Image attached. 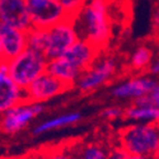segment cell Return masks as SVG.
I'll return each mask as SVG.
<instances>
[{
  "label": "cell",
  "mask_w": 159,
  "mask_h": 159,
  "mask_svg": "<svg viewBox=\"0 0 159 159\" xmlns=\"http://www.w3.org/2000/svg\"><path fill=\"white\" fill-rule=\"evenodd\" d=\"M80 39L103 51L112 36L110 0H87L79 14L73 19Z\"/></svg>",
  "instance_id": "obj_1"
},
{
  "label": "cell",
  "mask_w": 159,
  "mask_h": 159,
  "mask_svg": "<svg viewBox=\"0 0 159 159\" xmlns=\"http://www.w3.org/2000/svg\"><path fill=\"white\" fill-rule=\"evenodd\" d=\"M118 147L132 155L154 157L159 148V124L134 122L122 127Z\"/></svg>",
  "instance_id": "obj_2"
},
{
  "label": "cell",
  "mask_w": 159,
  "mask_h": 159,
  "mask_svg": "<svg viewBox=\"0 0 159 159\" xmlns=\"http://www.w3.org/2000/svg\"><path fill=\"white\" fill-rule=\"evenodd\" d=\"M47 65L48 59L42 52L28 47L20 55L8 61V73L22 89H25L47 71Z\"/></svg>",
  "instance_id": "obj_3"
},
{
  "label": "cell",
  "mask_w": 159,
  "mask_h": 159,
  "mask_svg": "<svg viewBox=\"0 0 159 159\" xmlns=\"http://www.w3.org/2000/svg\"><path fill=\"white\" fill-rule=\"evenodd\" d=\"M43 111L45 104L42 102H22L0 116V131L7 135H16Z\"/></svg>",
  "instance_id": "obj_4"
},
{
  "label": "cell",
  "mask_w": 159,
  "mask_h": 159,
  "mask_svg": "<svg viewBox=\"0 0 159 159\" xmlns=\"http://www.w3.org/2000/svg\"><path fill=\"white\" fill-rule=\"evenodd\" d=\"M79 39L73 19H65L47 28V42L43 55L50 60L62 56Z\"/></svg>",
  "instance_id": "obj_5"
},
{
  "label": "cell",
  "mask_w": 159,
  "mask_h": 159,
  "mask_svg": "<svg viewBox=\"0 0 159 159\" xmlns=\"http://www.w3.org/2000/svg\"><path fill=\"white\" fill-rule=\"evenodd\" d=\"M33 28L47 30L65 19H69L59 0H27Z\"/></svg>",
  "instance_id": "obj_6"
},
{
  "label": "cell",
  "mask_w": 159,
  "mask_h": 159,
  "mask_svg": "<svg viewBox=\"0 0 159 159\" xmlns=\"http://www.w3.org/2000/svg\"><path fill=\"white\" fill-rule=\"evenodd\" d=\"M73 87L64 83L59 78L54 76L48 71L38 76L32 84L25 88V101L30 102H46L56 96L70 90Z\"/></svg>",
  "instance_id": "obj_7"
},
{
  "label": "cell",
  "mask_w": 159,
  "mask_h": 159,
  "mask_svg": "<svg viewBox=\"0 0 159 159\" xmlns=\"http://www.w3.org/2000/svg\"><path fill=\"white\" fill-rule=\"evenodd\" d=\"M116 60L113 57H103L101 60L97 59V61L82 75L76 83L79 90L88 93L102 87L116 73Z\"/></svg>",
  "instance_id": "obj_8"
},
{
  "label": "cell",
  "mask_w": 159,
  "mask_h": 159,
  "mask_svg": "<svg viewBox=\"0 0 159 159\" xmlns=\"http://www.w3.org/2000/svg\"><path fill=\"white\" fill-rule=\"evenodd\" d=\"M0 22L28 32L32 22L27 0H0Z\"/></svg>",
  "instance_id": "obj_9"
},
{
  "label": "cell",
  "mask_w": 159,
  "mask_h": 159,
  "mask_svg": "<svg viewBox=\"0 0 159 159\" xmlns=\"http://www.w3.org/2000/svg\"><path fill=\"white\" fill-rule=\"evenodd\" d=\"M22 102H25V92L11 79L4 61L0 64V116Z\"/></svg>",
  "instance_id": "obj_10"
},
{
  "label": "cell",
  "mask_w": 159,
  "mask_h": 159,
  "mask_svg": "<svg viewBox=\"0 0 159 159\" xmlns=\"http://www.w3.org/2000/svg\"><path fill=\"white\" fill-rule=\"evenodd\" d=\"M0 41H2L4 60L7 62L20 55L25 48H28L27 31L11 27L3 22H0Z\"/></svg>",
  "instance_id": "obj_11"
},
{
  "label": "cell",
  "mask_w": 159,
  "mask_h": 159,
  "mask_svg": "<svg viewBox=\"0 0 159 159\" xmlns=\"http://www.w3.org/2000/svg\"><path fill=\"white\" fill-rule=\"evenodd\" d=\"M99 54L101 51H98L94 46H92L89 42L79 38L62 55V57L65 60H68L69 62H71L75 68H78L84 74L97 61Z\"/></svg>",
  "instance_id": "obj_12"
},
{
  "label": "cell",
  "mask_w": 159,
  "mask_h": 159,
  "mask_svg": "<svg viewBox=\"0 0 159 159\" xmlns=\"http://www.w3.org/2000/svg\"><path fill=\"white\" fill-rule=\"evenodd\" d=\"M157 87V83L150 78L139 76V78H132L130 80L121 83L112 88L111 94L115 98L118 99H135L149 94L150 92Z\"/></svg>",
  "instance_id": "obj_13"
},
{
  "label": "cell",
  "mask_w": 159,
  "mask_h": 159,
  "mask_svg": "<svg viewBox=\"0 0 159 159\" xmlns=\"http://www.w3.org/2000/svg\"><path fill=\"white\" fill-rule=\"evenodd\" d=\"M47 71L71 87H74L83 75V71L75 68L71 62L65 60L62 56L50 60L47 65Z\"/></svg>",
  "instance_id": "obj_14"
},
{
  "label": "cell",
  "mask_w": 159,
  "mask_h": 159,
  "mask_svg": "<svg viewBox=\"0 0 159 159\" xmlns=\"http://www.w3.org/2000/svg\"><path fill=\"white\" fill-rule=\"evenodd\" d=\"M80 120H82V115L79 112H68V113H64V115H59V116L48 118V120H45L42 122H39L38 125H36L32 130V134L36 136L42 135V134H47L50 131L75 125Z\"/></svg>",
  "instance_id": "obj_15"
},
{
  "label": "cell",
  "mask_w": 159,
  "mask_h": 159,
  "mask_svg": "<svg viewBox=\"0 0 159 159\" xmlns=\"http://www.w3.org/2000/svg\"><path fill=\"white\" fill-rule=\"evenodd\" d=\"M125 118L134 122L159 124V107L157 106H138L132 103L125 110Z\"/></svg>",
  "instance_id": "obj_16"
},
{
  "label": "cell",
  "mask_w": 159,
  "mask_h": 159,
  "mask_svg": "<svg viewBox=\"0 0 159 159\" xmlns=\"http://www.w3.org/2000/svg\"><path fill=\"white\" fill-rule=\"evenodd\" d=\"M110 153L111 149L99 141L85 143L79 147L80 159H108Z\"/></svg>",
  "instance_id": "obj_17"
},
{
  "label": "cell",
  "mask_w": 159,
  "mask_h": 159,
  "mask_svg": "<svg viewBox=\"0 0 159 159\" xmlns=\"http://www.w3.org/2000/svg\"><path fill=\"white\" fill-rule=\"evenodd\" d=\"M41 159H80L79 155V148L69 147H50L38 153Z\"/></svg>",
  "instance_id": "obj_18"
},
{
  "label": "cell",
  "mask_w": 159,
  "mask_h": 159,
  "mask_svg": "<svg viewBox=\"0 0 159 159\" xmlns=\"http://www.w3.org/2000/svg\"><path fill=\"white\" fill-rule=\"evenodd\" d=\"M152 56H153V52H152V50L149 47H147V46L138 47L134 54H132L131 60H130L131 68L134 70H136V71L145 69L150 64Z\"/></svg>",
  "instance_id": "obj_19"
},
{
  "label": "cell",
  "mask_w": 159,
  "mask_h": 159,
  "mask_svg": "<svg viewBox=\"0 0 159 159\" xmlns=\"http://www.w3.org/2000/svg\"><path fill=\"white\" fill-rule=\"evenodd\" d=\"M27 37H28V47L43 54L47 42V30L32 27L27 32Z\"/></svg>",
  "instance_id": "obj_20"
},
{
  "label": "cell",
  "mask_w": 159,
  "mask_h": 159,
  "mask_svg": "<svg viewBox=\"0 0 159 159\" xmlns=\"http://www.w3.org/2000/svg\"><path fill=\"white\" fill-rule=\"evenodd\" d=\"M59 2L62 5L64 10L66 11L69 19H74L84 7L87 0H59Z\"/></svg>",
  "instance_id": "obj_21"
},
{
  "label": "cell",
  "mask_w": 159,
  "mask_h": 159,
  "mask_svg": "<svg viewBox=\"0 0 159 159\" xmlns=\"http://www.w3.org/2000/svg\"><path fill=\"white\" fill-rule=\"evenodd\" d=\"M132 103L138 106H157V107H159V84H157V87L149 94L135 99Z\"/></svg>",
  "instance_id": "obj_22"
},
{
  "label": "cell",
  "mask_w": 159,
  "mask_h": 159,
  "mask_svg": "<svg viewBox=\"0 0 159 159\" xmlns=\"http://www.w3.org/2000/svg\"><path fill=\"white\" fill-rule=\"evenodd\" d=\"M101 115L103 118H106V120L115 121V120H118V118H121V117H125V110L118 107V106H110V107H106L104 110H102Z\"/></svg>",
  "instance_id": "obj_23"
},
{
  "label": "cell",
  "mask_w": 159,
  "mask_h": 159,
  "mask_svg": "<svg viewBox=\"0 0 159 159\" xmlns=\"http://www.w3.org/2000/svg\"><path fill=\"white\" fill-rule=\"evenodd\" d=\"M108 159H153V157L132 155V154L126 153L122 148H120L117 145V147H115V148L111 149V153H110V158Z\"/></svg>",
  "instance_id": "obj_24"
},
{
  "label": "cell",
  "mask_w": 159,
  "mask_h": 159,
  "mask_svg": "<svg viewBox=\"0 0 159 159\" xmlns=\"http://www.w3.org/2000/svg\"><path fill=\"white\" fill-rule=\"evenodd\" d=\"M149 71H150L152 74H158V73H159V60L154 61V62L150 65Z\"/></svg>",
  "instance_id": "obj_25"
},
{
  "label": "cell",
  "mask_w": 159,
  "mask_h": 159,
  "mask_svg": "<svg viewBox=\"0 0 159 159\" xmlns=\"http://www.w3.org/2000/svg\"><path fill=\"white\" fill-rule=\"evenodd\" d=\"M17 159H41V157H39V154H27L24 157H20V158H17Z\"/></svg>",
  "instance_id": "obj_26"
},
{
  "label": "cell",
  "mask_w": 159,
  "mask_h": 159,
  "mask_svg": "<svg viewBox=\"0 0 159 159\" xmlns=\"http://www.w3.org/2000/svg\"><path fill=\"white\" fill-rule=\"evenodd\" d=\"M154 25L155 27H159V10L155 13V16H154Z\"/></svg>",
  "instance_id": "obj_27"
},
{
  "label": "cell",
  "mask_w": 159,
  "mask_h": 159,
  "mask_svg": "<svg viewBox=\"0 0 159 159\" xmlns=\"http://www.w3.org/2000/svg\"><path fill=\"white\" fill-rule=\"evenodd\" d=\"M4 54H3V47H2V41H0V64L4 62Z\"/></svg>",
  "instance_id": "obj_28"
},
{
  "label": "cell",
  "mask_w": 159,
  "mask_h": 159,
  "mask_svg": "<svg viewBox=\"0 0 159 159\" xmlns=\"http://www.w3.org/2000/svg\"><path fill=\"white\" fill-rule=\"evenodd\" d=\"M153 159H159V148H158V150H157V153L154 154V157H153Z\"/></svg>",
  "instance_id": "obj_29"
}]
</instances>
